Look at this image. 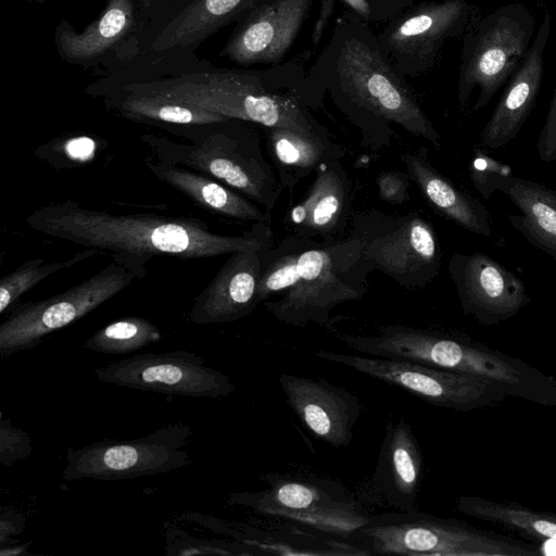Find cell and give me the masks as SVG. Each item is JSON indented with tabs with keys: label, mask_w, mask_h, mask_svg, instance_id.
Listing matches in <instances>:
<instances>
[{
	"label": "cell",
	"mask_w": 556,
	"mask_h": 556,
	"mask_svg": "<svg viewBox=\"0 0 556 556\" xmlns=\"http://www.w3.org/2000/svg\"><path fill=\"white\" fill-rule=\"evenodd\" d=\"M315 356L396 386L428 404L458 412L486 408L511 395L493 381L413 361L328 351Z\"/></svg>",
	"instance_id": "4fadbf2b"
},
{
	"label": "cell",
	"mask_w": 556,
	"mask_h": 556,
	"mask_svg": "<svg viewBox=\"0 0 556 556\" xmlns=\"http://www.w3.org/2000/svg\"><path fill=\"white\" fill-rule=\"evenodd\" d=\"M273 240L260 248L230 253L195 298L189 318L197 325L236 321L260 304L258 283Z\"/></svg>",
	"instance_id": "7402d4cb"
},
{
	"label": "cell",
	"mask_w": 556,
	"mask_h": 556,
	"mask_svg": "<svg viewBox=\"0 0 556 556\" xmlns=\"http://www.w3.org/2000/svg\"><path fill=\"white\" fill-rule=\"evenodd\" d=\"M475 188L485 199L496 191L506 194L520 212L507 215L510 225L528 242L556 260V192L553 189L515 176L505 163Z\"/></svg>",
	"instance_id": "cb8c5ba5"
},
{
	"label": "cell",
	"mask_w": 556,
	"mask_h": 556,
	"mask_svg": "<svg viewBox=\"0 0 556 556\" xmlns=\"http://www.w3.org/2000/svg\"><path fill=\"white\" fill-rule=\"evenodd\" d=\"M424 458L409 424L386 426L372 473L359 488V500L396 510H415L422 481Z\"/></svg>",
	"instance_id": "ffe728a7"
},
{
	"label": "cell",
	"mask_w": 556,
	"mask_h": 556,
	"mask_svg": "<svg viewBox=\"0 0 556 556\" xmlns=\"http://www.w3.org/2000/svg\"><path fill=\"white\" fill-rule=\"evenodd\" d=\"M267 151L283 189L295 186L323 164L342 159L344 149L327 132L266 127Z\"/></svg>",
	"instance_id": "83f0119b"
},
{
	"label": "cell",
	"mask_w": 556,
	"mask_h": 556,
	"mask_svg": "<svg viewBox=\"0 0 556 556\" xmlns=\"http://www.w3.org/2000/svg\"><path fill=\"white\" fill-rule=\"evenodd\" d=\"M409 176L400 170H384L376 178L379 198L392 205L404 204L408 198Z\"/></svg>",
	"instance_id": "d590c367"
},
{
	"label": "cell",
	"mask_w": 556,
	"mask_h": 556,
	"mask_svg": "<svg viewBox=\"0 0 556 556\" xmlns=\"http://www.w3.org/2000/svg\"><path fill=\"white\" fill-rule=\"evenodd\" d=\"M536 152L544 163L556 161V86L536 141Z\"/></svg>",
	"instance_id": "8d00e7d4"
},
{
	"label": "cell",
	"mask_w": 556,
	"mask_h": 556,
	"mask_svg": "<svg viewBox=\"0 0 556 556\" xmlns=\"http://www.w3.org/2000/svg\"><path fill=\"white\" fill-rule=\"evenodd\" d=\"M350 180L341 159L323 164L305 197L287 213L294 236L334 240L350 207Z\"/></svg>",
	"instance_id": "d4e9b609"
},
{
	"label": "cell",
	"mask_w": 556,
	"mask_h": 556,
	"mask_svg": "<svg viewBox=\"0 0 556 556\" xmlns=\"http://www.w3.org/2000/svg\"><path fill=\"white\" fill-rule=\"evenodd\" d=\"M316 0H258L236 23L219 56L240 67L285 61Z\"/></svg>",
	"instance_id": "ac0fdd59"
},
{
	"label": "cell",
	"mask_w": 556,
	"mask_h": 556,
	"mask_svg": "<svg viewBox=\"0 0 556 556\" xmlns=\"http://www.w3.org/2000/svg\"><path fill=\"white\" fill-rule=\"evenodd\" d=\"M370 7V21L387 23L414 4L415 0H367Z\"/></svg>",
	"instance_id": "74e56055"
},
{
	"label": "cell",
	"mask_w": 556,
	"mask_h": 556,
	"mask_svg": "<svg viewBox=\"0 0 556 556\" xmlns=\"http://www.w3.org/2000/svg\"><path fill=\"white\" fill-rule=\"evenodd\" d=\"M94 375L105 383L172 395L216 399L235 392L227 375L181 350L137 354L102 366Z\"/></svg>",
	"instance_id": "e0dca14e"
},
{
	"label": "cell",
	"mask_w": 556,
	"mask_h": 556,
	"mask_svg": "<svg viewBox=\"0 0 556 556\" xmlns=\"http://www.w3.org/2000/svg\"><path fill=\"white\" fill-rule=\"evenodd\" d=\"M549 31L551 16L546 13L526 58L507 81L497 105L481 131L479 146L482 149L497 150L506 147L517 137L532 112L541 89Z\"/></svg>",
	"instance_id": "603a6c76"
},
{
	"label": "cell",
	"mask_w": 556,
	"mask_h": 556,
	"mask_svg": "<svg viewBox=\"0 0 556 556\" xmlns=\"http://www.w3.org/2000/svg\"><path fill=\"white\" fill-rule=\"evenodd\" d=\"M137 1L141 9V12L148 23V26H149V23L153 16V13H154L160 0H137Z\"/></svg>",
	"instance_id": "60d3db41"
},
{
	"label": "cell",
	"mask_w": 556,
	"mask_h": 556,
	"mask_svg": "<svg viewBox=\"0 0 556 556\" xmlns=\"http://www.w3.org/2000/svg\"><path fill=\"white\" fill-rule=\"evenodd\" d=\"M295 237L291 286L277 300L263 302L264 307L286 325L326 326L338 305L364 298L372 269L354 238L317 241Z\"/></svg>",
	"instance_id": "8992f818"
},
{
	"label": "cell",
	"mask_w": 556,
	"mask_h": 556,
	"mask_svg": "<svg viewBox=\"0 0 556 556\" xmlns=\"http://www.w3.org/2000/svg\"><path fill=\"white\" fill-rule=\"evenodd\" d=\"M427 149L402 154L410 180L418 187L429 205L442 217L463 229L483 237L492 233L485 205L442 175L429 161Z\"/></svg>",
	"instance_id": "484cf974"
},
{
	"label": "cell",
	"mask_w": 556,
	"mask_h": 556,
	"mask_svg": "<svg viewBox=\"0 0 556 556\" xmlns=\"http://www.w3.org/2000/svg\"><path fill=\"white\" fill-rule=\"evenodd\" d=\"M337 337L364 355L413 361L472 375L507 388L513 396L556 406L553 378L469 339L406 325H388L369 336L337 333Z\"/></svg>",
	"instance_id": "277c9868"
},
{
	"label": "cell",
	"mask_w": 556,
	"mask_h": 556,
	"mask_svg": "<svg viewBox=\"0 0 556 556\" xmlns=\"http://www.w3.org/2000/svg\"><path fill=\"white\" fill-rule=\"evenodd\" d=\"M161 339L160 328L151 320L128 316L100 328L85 341L84 348L105 354H127Z\"/></svg>",
	"instance_id": "1f68e13d"
},
{
	"label": "cell",
	"mask_w": 556,
	"mask_h": 556,
	"mask_svg": "<svg viewBox=\"0 0 556 556\" xmlns=\"http://www.w3.org/2000/svg\"><path fill=\"white\" fill-rule=\"evenodd\" d=\"M29 2H33V3H39V4H43L46 2V0H27Z\"/></svg>",
	"instance_id": "7bdbcfd3"
},
{
	"label": "cell",
	"mask_w": 556,
	"mask_h": 556,
	"mask_svg": "<svg viewBox=\"0 0 556 556\" xmlns=\"http://www.w3.org/2000/svg\"><path fill=\"white\" fill-rule=\"evenodd\" d=\"M102 252L86 249L66 260L46 263L42 257L31 258L0 279V314L3 315L15 302L47 277L89 260Z\"/></svg>",
	"instance_id": "d6a6232c"
},
{
	"label": "cell",
	"mask_w": 556,
	"mask_h": 556,
	"mask_svg": "<svg viewBox=\"0 0 556 556\" xmlns=\"http://www.w3.org/2000/svg\"><path fill=\"white\" fill-rule=\"evenodd\" d=\"M97 149L94 138L78 135L45 143L35 150V155L54 167H72L92 160Z\"/></svg>",
	"instance_id": "836d02e7"
},
{
	"label": "cell",
	"mask_w": 556,
	"mask_h": 556,
	"mask_svg": "<svg viewBox=\"0 0 556 556\" xmlns=\"http://www.w3.org/2000/svg\"><path fill=\"white\" fill-rule=\"evenodd\" d=\"M148 23L137 0H106L100 14L81 31L62 20L54 29L58 55L83 70L106 74L125 67L143 49Z\"/></svg>",
	"instance_id": "2e32d148"
},
{
	"label": "cell",
	"mask_w": 556,
	"mask_h": 556,
	"mask_svg": "<svg viewBox=\"0 0 556 556\" xmlns=\"http://www.w3.org/2000/svg\"><path fill=\"white\" fill-rule=\"evenodd\" d=\"M294 526H269L256 529L255 535L243 539L261 553L277 555H370L363 547L325 538Z\"/></svg>",
	"instance_id": "4dcf8cb0"
},
{
	"label": "cell",
	"mask_w": 556,
	"mask_h": 556,
	"mask_svg": "<svg viewBox=\"0 0 556 556\" xmlns=\"http://www.w3.org/2000/svg\"><path fill=\"white\" fill-rule=\"evenodd\" d=\"M309 109L328 97L372 150L390 147L400 126L441 148L442 138L409 86L390 63L368 22L353 11L336 21L327 43L306 72L301 87Z\"/></svg>",
	"instance_id": "6da1fadb"
},
{
	"label": "cell",
	"mask_w": 556,
	"mask_h": 556,
	"mask_svg": "<svg viewBox=\"0 0 556 556\" xmlns=\"http://www.w3.org/2000/svg\"><path fill=\"white\" fill-rule=\"evenodd\" d=\"M31 452L27 433L13 427L9 420L1 418L0 424V463L11 466L26 458Z\"/></svg>",
	"instance_id": "e575fe53"
},
{
	"label": "cell",
	"mask_w": 556,
	"mask_h": 556,
	"mask_svg": "<svg viewBox=\"0 0 556 556\" xmlns=\"http://www.w3.org/2000/svg\"><path fill=\"white\" fill-rule=\"evenodd\" d=\"M258 0H188L157 37L125 67L98 78L84 93L99 98L113 88L147 83L205 67L195 52L210 37L236 23Z\"/></svg>",
	"instance_id": "ba28073f"
},
{
	"label": "cell",
	"mask_w": 556,
	"mask_h": 556,
	"mask_svg": "<svg viewBox=\"0 0 556 556\" xmlns=\"http://www.w3.org/2000/svg\"><path fill=\"white\" fill-rule=\"evenodd\" d=\"M456 509L473 519L539 542L556 540V514L536 510L518 503L481 496L457 497Z\"/></svg>",
	"instance_id": "f546056e"
},
{
	"label": "cell",
	"mask_w": 556,
	"mask_h": 556,
	"mask_svg": "<svg viewBox=\"0 0 556 556\" xmlns=\"http://www.w3.org/2000/svg\"><path fill=\"white\" fill-rule=\"evenodd\" d=\"M540 555H554L556 556V540L548 539L540 542L539 545Z\"/></svg>",
	"instance_id": "b9f144b4"
},
{
	"label": "cell",
	"mask_w": 556,
	"mask_h": 556,
	"mask_svg": "<svg viewBox=\"0 0 556 556\" xmlns=\"http://www.w3.org/2000/svg\"><path fill=\"white\" fill-rule=\"evenodd\" d=\"M447 270L464 314L480 325L506 321L530 303L523 281L486 254L454 253Z\"/></svg>",
	"instance_id": "d6986e66"
},
{
	"label": "cell",
	"mask_w": 556,
	"mask_h": 556,
	"mask_svg": "<svg viewBox=\"0 0 556 556\" xmlns=\"http://www.w3.org/2000/svg\"><path fill=\"white\" fill-rule=\"evenodd\" d=\"M344 2L355 14L361 16L366 22H370V7L367 0H341Z\"/></svg>",
	"instance_id": "ab89813d"
},
{
	"label": "cell",
	"mask_w": 556,
	"mask_h": 556,
	"mask_svg": "<svg viewBox=\"0 0 556 556\" xmlns=\"http://www.w3.org/2000/svg\"><path fill=\"white\" fill-rule=\"evenodd\" d=\"M98 99H102L108 111H112L125 119L152 125L161 129L168 126L205 124L229 118L155 93L125 87L109 90Z\"/></svg>",
	"instance_id": "f1b7e54d"
},
{
	"label": "cell",
	"mask_w": 556,
	"mask_h": 556,
	"mask_svg": "<svg viewBox=\"0 0 556 556\" xmlns=\"http://www.w3.org/2000/svg\"><path fill=\"white\" fill-rule=\"evenodd\" d=\"M369 554L409 556H538L539 545L415 510L369 515L352 536Z\"/></svg>",
	"instance_id": "52a82bcc"
},
{
	"label": "cell",
	"mask_w": 556,
	"mask_h": 556,
	"mask_svg": "<svg viewBox=\"0 0 556 556\" xmlns=\"http://www.w3.org/2000/svg\"><path fill=\"white\" fill-rule=\"evenodd\" d=\"M278 382L287 404L309 432L333 447L351 443L362 415L355 394L321 378L287 372L279 375Z\"/></svg>",
	"instance_id": "44dd1931"
},
{
	"label": "cell",
	"mask_w": 556,
	"mask_h": 556,
	"mask_svg": "<svg viewBox=\"0 0 556 556\" xmlns=\"http://www.w3.org/2000/svg\"><path fill=\"white\" fill-rule=\"evenodd\" d=\"M263 479L267 488L232 493L229 503L344 538L353 536L370 515L338 481L276 472Z\"/></svg>",
	"instance_id": "8fae6325"
},
{
	"label": "cell",
	"mask_w": 556,
	"mask_h": 556,
	"mask_svg": "<svg viewBox=\"0 0 556 556\" xmlns=\"http://www.w3.org/2000/svg\"><path fill=\"white\" fill-rule=\"evenodd\" d=\"M192 429L175 422L128 441L102 440L68 448L62 479L124 480L165 473L191 464L185 451Z\"/></svg>",
	"instance_id": "5bb4252c"
},
{
	"label": "cell",
	"mask_w": 556,
	"mask_h": 556,
	"mask_svg": "<svg viewBox=\"0 0 556 556\" xmlns=\"http://www.w3.org/2000/svg\"><path fill=\"white\" fill-rule=\"evenodd\" d=\"M137 277L112 260L84 281L48 299L14 306L0 325V356L37 346L50 333L83 318L114 298Z\"/></svg>",
	"instance_id": "7c38bea8"
},
{
	"label": "cell",
	"mask_w": 556,
	"mask_h": 556,
	"mask_svg": "<svg viewBox=\"0 0 556 556\" xmlns=\"http://www.w3.org/2000/svg\"><path fill=\"white\" fill-rule=\"evenodd\" d=\"M349 237L359 241L372 270L407 289H424L440 273L442 253L437 233L418 212H356Z\"/></svg>",
	"instance_id": "30bf717a"
},
{
	"label": "cell",
	"mask_w": 556,
	"mask_h": 556,
	"mask_svg": "<svg viewBox=\"0 0 556 556\" xmlns=\"http://www.w3.org/2000/svg\"><path fill=\"white\" fill-rule=\"evenodd\" d=\"M535 20L520 3L476 15L463 35L457 100L466 106L479 91L473 111L483 109L518 70L533 41Z\"/></svg>",
	"instance_id": "9c48e42d"
},
{
	"label": "cell",
	"mask_w": 556,
	"mask_h": 556,
	"mask_svg": "<svg viewBox=\"0 0 556 556\" xmlns=\"http://www.w3.org/2000/svg\"><path fill=\"white\" fill-rule=\"evenodd\" d=\"M318 12L317 17L313 24L311 40L314 46L318 45L324 36L325 29L328 26L336 9V0H317Z\"/></svg>",
	"instance_id": "f35d334b"
},
{
	"label": "cell",
	"mask_w": 556,
	"mask_h": 556,
	"mask_svg": "<svg viewBox=\"0 0 556 556\" xmlns=\"http://www.w3.org/2000/svg\"><path fill=\"white\" fill-rule=\"evenodd\" d=\"M146 165L164 185L210 212L242 222L270 220V212L211 176L154 157Z\"/></svg>",
	"instance_id": "4316f807"
},
{
	"label": "cell",
	"mask_w": 556,
	"mask_h": 556,
	"mask_svg": "<svg viewBox=\"0 0 556 556\" xmlns=\"http://www.w3.org/2000/svg\"><path fill=\"white\" fill-rule=\"evenodd\" d=\"M248 124L227 118L168 126L163 130L184 141L155 134H142L140 139L154 159L211 176L271 212L283 188L264 155L257 132Z\"/></svg>",
	"instance_id": "5b68a950"
},
{
	"label": "cell",
	"mask_w": 556,
	"mask_h": 556,
	"mask_svg": "<svg viewBox=\"0 0 556 556\" xmlns=\"http://www.w3.org/2000/svg\"><path fill=\"white\" fill-rule=\"evenodd\" d=\"M477 15L468 0L413 4L384 23L377 39L393 67L405 78L429 72L444 43L463 36Z\"/></svg>",
	"instance_id": "9a60e30c"
},
{
	"label": "cell",
	"mask_w": 556,
	"mask_h": 556,
	"mask_svg": "<svg viewBox=\"0 0 556 556\" xmlns=\"http://www.w3.org/2000/svg\"><path fill=\"white\" fill-rule=\"evenodd\" d=\"M26 223L42 235L110 254L139 280L146 277L147 264L155 256L210 258L260 248L273 240L269 220L255 223L244 235L224 236L192 216L119 214L74 201L43 205L31 212Z\"/></svg>",
	"instance_id": "7a4b0ae2"
},
{
	"label": "cell",
	"mask_w": 556,
	"mask_h": 556,
	"mask_svg": "<svg viewBox=\"0 0 556 556\" xmlns=\"http://www.w3.org/2000/svg\"><path fill=\"white\" fill-rule=\"evenodd\" d=\"M304 61L296 58L263 70L216 67L210 63L193 72L119 87L155 93L265 128L326 132L301 97L306 75Z\"/></svg>",
	"instance_id": "3957f363"
}]
</instances>
